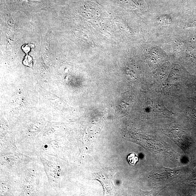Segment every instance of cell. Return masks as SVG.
Listing matches in <instances>:
<instances>
[{"label":"cell","instance_id":"277c9868","mask_svg":"<svg viewBox=\"0 0 196 196\" xmlns=\"http://www.w3.org/2000/svg\"><path fill=\"white\" fill-rule=\"evenodd\" d=\"M33 44H28L24 45L22 47V49L23 50V51L25 53L27 54H28V52H29L30 49H31V47H34Z\"/></svg>","mask_w":196,"mask_h":196},{"label":"cell","instance_id":"7a4b0ae2","mask_svg":"<svg viewBox=\"0 0 196 196\" xmlns=\"http://www.w3.org/2000/svg\"><path fill=\"white\" fill-rule=\"evenodd\" d=\"M127 160L130 164L134 165L138 162L139 158L134 153H131L128 156Z\"/></svg>","mask_w":196,"mask_h":196},{"label":"cell","instance_id":"3957f363","mask_svg":"<svg viewBox=\"0 0 196 196\" xmlns=\"http://www.w3.org/2000/svg\"><path fill=\"white\" fill-rule=\"evenodd\" d=\"M23 63V64L26 65V66L32 67V59L31 57L27 54V55L26 56L25 59H24Z\"/></svg>","mask_w":196,"mask_h":196},{"label":"cell","instance_id":"6da1fadb","mask_svg":"<svg viewBox=\"0 0 196 196\" xmlns=\"http://www.w3.org/2000/svg\"><path fill=\"white\" fill-rule=\"evenodd\" d=\"M108 170L104 169L99 172L97 175V180L101 183L104 189V191H112L113 184L112 182L113 174L112 171H108Z\"/></svg>","mask_w":196,"mask_h":196}]
</instances>
